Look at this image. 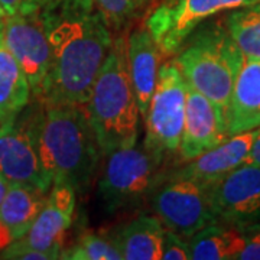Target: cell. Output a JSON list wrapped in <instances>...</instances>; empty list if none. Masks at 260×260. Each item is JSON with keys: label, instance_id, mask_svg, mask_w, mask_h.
<instances>
[{"label": "cell", "instance_id": "cell-1", "mask_svg": "<svg viewBox=\"0 0 260 260\" xmlns=\"http://www.w3.org/2000/svg\"><path fill=\"white\" fill-rule=\"evenodd\" d=\"M41 18L52 59L39 102L85 106L113 45L112 25L93 0H52Z\"/></svg>", "mask_w": 260, "mask_h": 260}, {"label": "cell", "instance_id": "cell-2", "mask_svg": "<svg viewBox=\"0 0 260 260\" xmlns=\"http://www.w3.org/2000/svg\"><path fill=\"white\" fill-rule=\"evenodd\" d=\"M29 126L52 185L68 184L77 194L88 191L102 150L85 106L41 103Z\"/></svg>", "mask_w": 260, "mask_h": 260}, {"label": "cell", "instance_id": "cell-3", "mask_svg": "<svg viewBox=\"0 0 260 260\" xmlns=\"http://www.w3.org/2000/svg\"><path fill=\"white\" fill-rule=\"evenodd\" d=\"M88 120L102 155L133 146L139 138L140 110L130 84L126 37L113 41L85 103Z\"/></svg>", "mask_w": 260, "mask_h": 260}, {"label": "cell", "instance_id": "cell-4", "mask_svg": "<svg viewBox=\"0 0 260 260\" xmlns=\"http://www.w3.org/2000/svg\"><path fill=\"white\" fill-rule=\"evenodd\" d=\"M174 56L186 84L227 112L244 56L225 25H200Z\"/></svg>", "mask_w": 260, "mask_h": 260}, {"label": "cell", "instance_id": "cell-5", "mask_svg": "<svg viewBox=\"0 0 260 260\" xmlns=\"http://www.w3.org/2000/svg\"><path fill=\"white\" fill-rule=\"evenodd\" d=\"M188 84L172 59L159 68L158 83L145 116L143 146L159 164L178 153L184 132Z\"/></svg>", "mask_w": 260, "mask_h": 260}, {"label": "cell", "instance_id": "cell-6", "mask_svg": "<svg viewBox=\"0 0 260 260\" xmlns=\"http://www.w3.org/2000/svg\"><path fill=\"white\" fill-rule=\"evenodd\" d=\"M159 165L145 146H138V143L107 155L99 184L106 210L109 213H119L149 200L160 181Z\"/></svg>", "mask_w": 260, "mask_h": 260}, {"label": "cell", "instance_id": "cell-7", "mask_svg": "<svg viewBox=\"0 0 260 260\" xmlns=\"http://www.w3.org/2000/svg\"><path fill=\"white\" fill-rule=\"evenodd\" d=\"M260 0H160L145 19L160 54L174 56L195 29L218 13Z\"/></svg>", "mask_w": 260, "mask_h": 260}, {"label": "cell", "instance_id": "cell-8", "mask_svg": "<svg viewBox=\"0 0 260 260\" xmlns=\"http://www.w3.org/2000/svg\"><path fill=\"white\" fill-rule=\"evenodd\" d=\"M150 205L165 229L184 239L208 224L217 223L210 204L208 188L191 178L168 175L149 197Z\"/></svg>", "mask_w": 260, "mask_h": 260}, {"label": "cell", "instance_id": "cell-9", "mask_svg": "<svg viewBox=\"0 0 260 260\" xmlns=\"http://www.w3.org/2000/svg\"><path fill=\"white\" fill-rule=\"evenodd\" d=\"M2 41L26 75L32 95L39 100L52 59L41 12L6 16L3 19Z\"/></svg>", "mask_w": 260, "mask_h": 260}, {"label": "cell", "instance_id": "cell-10", "mask_svg": "<svg viewBox=\"0 0 260 260\" xmlns=\"http://www.w3.org/2000/svg\"><path fill=\"white\" fill-rule=\"evenodd\" d=\"M0 174L9 184L49 191L52 179L38 150L29 123L0 121Z\"/></svg>", "mask_w": 260, "mask_h": 260}, {"label": "cell", "instance_id": "cell-11", "mask_svg": "<svg viewBox=\"0 0 260 260\" xmlns=\"http://www.w3.org/2000/svg\"><path fill=\"white\" fill-rule=\"evenodd\" d=\"M218 223L244 225L260 220V165L243 164L208 186Z\"/></svg>", "mask_w": 260, "mask_h": 260}, {"label": "cell", "instance_id": "cell-12", "mask_svg": "<svg viewBox=\"0 0 260 260\" xmlns=\"http://www.w3.org/2000/svg\"><path fill=\"white\" fill-rule=\"evenodd\" d=\"M230 138L227 119L221 107L188 85L184 132L178 153L191 160Z\"/></svg>", "mask_w": 260, "mask_h": 260}, {"label": "cell", "instance_id": "cell-13", "mask_svg": "<svg viewBox=\"0 0 260 260\" xmlns=\"http://www.w3.org/2000/svg\"><path fill=\"white\" fill-rule=\"evenodd\" d=\"M77 192L68 184H54L47 201L38 213L29 232L22 237L34 249L44 251L51 260L61 259L62 239L73 223Z\"/></svg>", "mask_w": 260, "mask_h": 260}, {"label": "cell", "instance_id": "cell-14", "mask_svg": "<svg viewBox=\"0 0 260 260\" xmlns=\"http://www.w3.org/2000/svg\"><path fill=\"white\" fill-rule=\"evenodd\" d=\"M259 132L260 127H257L233 135L218 146L207 150L191 160H186L184 167L178 168L171 175L191 178L208 188L236 168L246 164L253 142L257 138Z\"/></svg>", "mask_w": 260, "mask_h": 260}, {"label": "cell", "instance_id": "cell-15", "mask_svg": "<svg viewBox=\"0 0 260 260\" xmlns=\"http://www.w3.org/2000/svg\"><path fill=\"white\" fill-rule=\"evenodd\" d=\"M160 51L146 26L133 29L126 38V62L130 84L140 116L145 119L150 99L155 93L159 74Z\"/></svg>", "mask_w": 260, "mask_h": 260}, {"label": "cell", "instance_id": "cell-16", "mask_svg": "<svg viewBox=\"0 0 260 260\" xmlns=\"http://www.w3.org/2000/svg\"><path fill=\"white\" fill-rule=\"evenodd\" d=\"M229 135L260 127V61L243 58L225 112Z\"/></svg>", "mask_w": 260, "mask_h": 260}, {"label": "cell", "instance_id": "cell-17", "mask_svg": "<svg viewBox=\"0 0 260 260\" xmlns=\"http://www.w3.org/2000/svg\"><path fill=\"white\" fill-rule=\"evenodd\" d=\"M48 192L32 186L10 184L0 204V250L29 232L47 201Z\"/></svg>", "mask_w": 260, "mask_h": 260}, {"label": "cell", "instance_id": "cell-18", "mask_svg": "<svg viewBox=\"0 0 260 260\" xmlns=\"http://www.w3.org/2000/svg\"><path fill=\"white\" fill-rule=\"evenodd\" d=\"M165 225L156 215L142 214L112 237L121 260H160Z\"/></svg>", "mask_w": 260, "mask_h": 260}, {"label": "cell", "instance_id": "cell-19", "mask_svg": "<svg viewBox=\"0 0 260 260\" xmlns=\"http://www.w3.org/2000/svg\"><path fill=\"white\" fill-rule=\"evenodd\" d=\"M30 97L26 75L0 39V121L16 119Z\"/></svg>", "mask_w": 260, "mask_h": 260}, {"label": "cell", "instance_id": "cell-20", "mask_svg": "<svg viewBox=\"0 0 260 260\" xmlns=\"http://www.w3.org/2000/svg\"><path fill=\"white\" fill-rule=\"evenodd\" d=\"M188 240L192 260H236L240 250V229L217 221Z\"/></svg>", "mask_w": 260, "mask_h": 260}, {"label": "cell", "instance_id": "cell-21", "mask_svg": "<svg viewBox=\"0 0 260 260\" xmlns=\"http://www.w3.org/2000/svg\"><path fill=\"white\" fill-rule=\"evenodd\" d=\"M224 25L243 56L260 61V2L230 10Z\"/></svg>", "mask_w": 260, "mask_h": 260}, {"label": "cell", "instance_id": "cell-22", "mask_svg": "<svg viewBox=\"0 0 260 260\" xmlns=\"http://www.w3.org/2000/svg\"><path fill=\"white\" fill-rule=\"evenodd\" d=\"M65 260H121V254L112 239L99 234H84L68 250H62Z\"/></svg>", "mask_w": 260, "mask_h": 260}, {"label": "cell", "instance_id": "cell-23", "mask_svg": "<svg viewBox=\"0 0 260 260\" xmlns=\"http://www.w3.org/2000/svg\"><path fill=\"white\" fill-rule=\"evenodd\" d=\"M94 5L102 10L112 28L120 29L130 19L135 18L139 6L136 0H93Z\"/></svg>", "mask_w": 260, "mask_h": 260}, {"label": "cell", "instance_id": "cell-24", "mask_svg": "<svg viewBox=\"0 0 260 260\" xmlns=\"http://www.w3.org/2000/svg\"><path fill=\"white\" fill-rule=\"evenodd\" d=\"M240 250L236 260H260V220L239 225Z\"/></svg>", "mask_w": 260, "mask_h": 260}, {"label": "cell", "instance_id": "cell-25", "mask_svg": "<svg viewBox=\"0 0 260 260\" xmlns=\"http://www.w3.org/2000/svg\"><path fill=\"white\" fill-rule=\"evenodd\" d=\"M162 259L164 260H191L189 243L182 236L165 229L162 240Z\"/></svg>", "mask_w": 260, "mask_h": 260}, {"label": "cell", "instance_id": "cell-26", "mask_svg": "<svg viewBox=\"0 0 260 260\" xmlns=\"http://www.w3.org/2000/svg\"><path fill=\"white\" fill-rule=\"evenodd\" d=\"M0 259L6 260H51L44 251L34 249L23 239L9 243L0 250Z\"/></svg>", "mask_w": 260, "mask_h": 260}, {"label": "cell", "instance_id": "cell-27", "mask_svg": "<svg viewBox=\"0 0 260 260\" xmlns=\"http://www.w3.org/2000/svg\"><path fill=\"white\" fill-rule=\"evenodd\" d=\"M52 0H0L3 9L6 12V16L12 15H32L38 13Z\"/></svg>", "mask_w": 260, "mask_h": 260}, {"label": "cell", "instance_id": "cell-28", "mask_svg": "<svg viewBox=\"0 0 260 260\" xmlns=\"http://www.w3.org/2000/svg\"><path fill=\"white\" fill-rule=\"evenodd\" d=\"M247 164H254V165H260V132L257 138L253 142V146L250 149V153L247 156Z\"/></svg>", "mask_w": 260, "mask_h": 260}, {"label": "cell", "instance_id": "cell-29", "mask_svg": "<svg viewBox=\"0 0 260 260\" xmlns=\"http://www.w3.org/2000/svg\"><path fill=\"white\" fill-rule=\"evenodd\" d=\"M9 182L5 179V178L2 177V174H0V204H2V201H3V198H5V195L8 192V189H9Z\"/></svg>", "mask_w": 260, "mask_h": 260}, {"label": "cell", "instance_id": "cell-30", "mask_svg": "<svg viewBox=\"0 0 260 260\" xmlns=\"http://www.w3.org/2000/svg\"><path fill=\"white\" fill-rule=\"evenodd\" d=\"M149 2H150V0H136V3H138L139 9H140V8H143V6H145L146 3H149Z\"/></svg>", "mask_w": 260, "mask_h": 260}, {"label": "cell", "instance_id": "cell-31", "mask_svg": "<svg viewBox=\"0 0 260 260\" xmlns=\"http://www.w3.org/2000/svg\"><path fill=\"white\" fill-rule=\"evenodd\" d=\"M6 18V12L3 9V6H2V3H0V19Z\"/></svg>", "mask_w": 260, "mask_h": 260}, {"label": "cell", "instance_id": "cell-32", "mask_svg": "<svg viewBox=\"0 0 260 260\" xmlns=\"http://www.w3.org/2000/svg\"><path fill=\"white\" fill-rule=\"evenodd\" d=\"M5 19V18H3ZM3 19H0V39H2V29H3Z\"/></svg>", "mask_w": 260, "mask_h": 260}]
</instances>
